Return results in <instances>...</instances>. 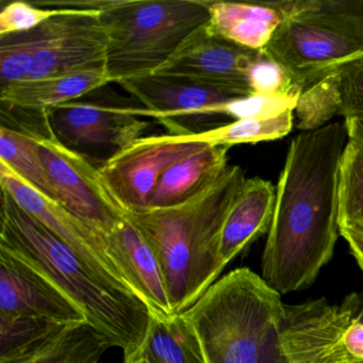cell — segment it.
I'll return each instance as SVG.
<instances>
[{"instance_id":"836d02e7","label":"cell","mask_w":363,"mask_h":363,"mask_svg":"<svg viewBox=\"0 0 363 363\" xmlns=\"http://www.w3.org/2000/svg\"><path fill=\"white\" fill-rule=\"evenodd\" d=\"M340 235L347 242L352 256L356 258L359 267L363 271V230L350 227H340Z\"/></svg>"},{"instance_id":"2e32d148","label":"cell","mask_w":363,"mask_h":363,"mask_svg":"<svg viewBox=\"0 0 363 363\" xmlns=\"http://www.w3.org/2000/svg\"><path fill=\"white\" fill-rule=\"evenodd\" d=\"M135 295L147 306L152 316L173 315L160 265L152 248L128 216L106 235Z\"/></svg>"},{"instance_id":"1f68e13d","label":"cell","mask_w":363,"mask_h":363,"mask_svg":"<svg viewBox=\"0 0 363 363\" xmlns=\"http://www.w3.org/2000/svg\"><path fill=\"white\" fill-rule=\"evenodd\" d=\"M342 86V109L344 118L363 113V58L340 71Z\"/></svg>"},{"instance_id":"603a6c76","label":"cell","mask_w":363,"mask_h":363,"mask_svg":"<svg viewBox=\"0 0 363 363\" xmlns=\"http://www.w3.org/2000/svg\"><path fill=\"white\" fill-rule=\"evenodd\" d=\"M294 111L274 116H252L235 121L230 124L194 133L196 141L212 146L230 148L239 144H256L262 141L281 139L292 131Z\"/></svg>"},{"instance_id":"8fae6325","label":"cell","mask_w":363,"mask_h":363,"mask_svg":"<svg viewBox=\"0 0 363 363\" xmlns=\"http://www.w3.org/2000/svg\"><path fill=\"white\" fill-rule=\"evenodd\" d=\"M0 184L23 209L69 246L96 275L114 288L138 297L106 235L38 192L4 163H0Z\"/></svg>"},{"instance_id":"6da1fadb","label":"cell","mask_w":363,"mask_h":363,"mask_svg":"<svg viewBox=\"0 0 363 363\" xmlns=\"http://www.w3.org/2000/svg\"><path fill=\"white\" fill-rule=\"evenodd\" d=\"M345 125L330 123L291 141L263 250L262 279L280 295L313 284L340 235V171Z\"/></svg>"},{"instance_id":"e0dca14e","label":"cell","mask_w":363,"mask_h":363,"mask_svg":"<svg viewBox=\"0 0 363 363\" xmlns=\"http://www.w3.org/2000/svg\"><path fill=\"white\" fill-rule=\"evenodd\" d=\"M275 201L276 188L271 182L245 179L223 227L220 245L223 269L257 239L269 233Z\"/></svg>"},{"instance_id":"ffe728a7","label":"cell","mask_w":363,"mask_h":363,"mask_svg":"<svg viewBox=\"0 0 363 363\" xmlns=\"http://www.w3.org/2000/svg\"><path fill=\"white\" fill-rule=\"evenodd\" d=\"M113 343L91 323L67 324L0 363H99Z\"/></svg>"},{"instance_id":"d590c367","label":"cell","mask_w":363,"mask_h":363,"mask_svg":"<svg viewBox=\"0 0 363 363\" xmlns=\"http://www.w3.org/2000/svg\"><path fill=\"white\" fill-rule=\"evenodd\" d=\"M348 7H350V9L363 13V0H359V1H348Z\"/></svg>"},{"instance_id":"4fadbf2b","label":"cell","mask_w":363,"mask_h":363,"mask_svg":"<svg viewBox=\"0 0 363 363\" xmlns=\"http://www.w3.org/2000/svg\"><path fill=\"white\" fill-rule=\"evenodd\" d=\"M52 135L67 147H113L116 152L141 138L150 123L129 113L128 108L106 107L73 101L44 112Z\"/></svg>"},{"instance_id":"d6a6232c","label":"cell","mask_w":363,"mask_h":363,"mask_svg":"<svg viewBox=\"0 0 363 363\" xmlns=\"http://www.w3.org/2000/svg\"><path fill=\"white\" fill-rule=\"evenodd\" d=\"M258 363H289L280 347L277 323L272 327L271 330L267 333V339L261 346Z\"/></svg>"},{"instance_id":"83f0119b","label":"cell","mask_w":363,"mask_h":363,"mask_svg":"<svg viewBox=\"0 0 363 363\" xmlns=\"http://www.w3.org/2000/svg\"><path fill=\"white\" fill-rule=\"evenodd\" d=\"M0 40L1 86L27 79L39 44V27L26 33L6 35Z\"/></svg>"},{"instance_id":"3957f363","label":"cell","mask_w":363,"mask_h":363,"mask_svg":"<svg viewBox=\"0 0 363 363\" xmlns=\"http://www.w3.org/2000/svg\"><path fill=\"white\" fill-rule=\"evenodd\" d=\"M0 246L35 267L63 291L88 318L124 352L135 358L152 320L147 306L108 284L69 246L1 189Z\"/></svg>"},{"instance_id":"d4e9b609","label":"cell","mask_w":363,"mask_h":363,"mask_svg":"<svg viewBox=\"0 0 363 363\" xmlns=\"http://www.w3.org/2000/svg\"><path fill=\"white\" fill-rule=\"evenodd\" d=\"M340 227L363 230V142L350 138L340 171Z\"/></svg>"},{"instance_id":"9a60e30c","label":"cell","mask_w":363,"mask_h":363,"mask_svg":"<svg viewBox=\"0 0 363 363\" xmlns=\"http://www.w3.org/2000/svg\"><path fill=\"white\" fill-rule=\"evenodd\" d=\"M299 5L301 0L212 1L207 29L240 48L260 52Z\"/></svg>"},{"instance_id":"7c38bea8","label":"cell","mask_w":363,"mask_h":363,"mask_svg":"<svg viewBox=\"0 0 363 363\" xmlns=\"http://www.w3.org/2000/svg\"><path fill=\"white\" fill-rule=\"evenodd\" d=\"M0 316L65 324L89 322L84 312L54 282L3 246H0Z\"/></svg>"},{"instance_id":"8d00e7d4","label":"cell","mask_w":363,"mask_h":363,"mask_svg":"<svg viewBox=\"0 0 363 363\" xmlns=\"http://www.w3.org/2000/svg\"><path fill=\"white\" fill-rule=\"evenodd\" d=\"M124 363H148L147 361L145 360V359L143 358H135L133 359V360L126 361V362Z\"/></svg>"},{"instance_id":"cb8c5ba5","label":"cell","mask_w":363,"mask_h":363,"mask_svg":"<svg viewBox=\"0 0 363 363\" xmlns=\"http://www.w3.org/2000/svg\"><path fill=\"white\" fill-rule=\"evenodd\" d=\"M342 79L339 72L318 80L301 92L294 109L296 128L318 130L328 125L342 109Z\"/></svg>"},{"instance_id":"44dd1931","label":"cell","mask_w":363,"mask_h":363,"mask_svg":"<svg viewBox=\"0 0 363 363\" xmlns=\"http://www.w3.org/2000/svg\"><path fill=\"white\" fill-rule=\"evenodd\" d=\"M135 358L148 363H206L199 337L182 314L152 316Z\"/></svg>"},{"instance_id":"7402d4cb","label":"cell","mask_w":363,"mask_h":363,"mask_svg":"<svg viewBox=\"0 0 363 363\" xmlns=\"http://www.w3.org/2000/svg\"><path fill=\"white\" fill-rule=\"evenodd\" d=\"M0 163L7 165L38 192L58 203L40 158L37 140L30 133L3 125L0 128Z\"/></svg>"},{"instance_id":"f546056e","label":"cell","mask_w":363,"mask_h":363,"mask_svg":"<svg viewBox=\"0 0 363 363\" xmlns=\"http://www.w3.org/2000/svg\"><path fill=\"white\" fill-rule=\"evenodd\" d=\"M63 11L65 8L44 9L25 1H13L0 13V38L33 30Z\"/></svg>"},{"instance_id":"4316f807","label":"cell","mask_w":363,"mask_h":363,"mask_svg":"<svg viewBox=\"0 0 363 363\" xmlns=\"http://www.w3.org/2000/svg\"><path fill=\"white\" fill-rule=\"evenodd\" d=\"M65 325L40 318L0 316V362L16 358L31 344Z\"/></svg>"},{"instance_id":"f1b7e54d","label":"cell","mask_w":363,"mask_h":363,"mask_svg":"<svg viewBox=\"0 0 363 363\" xmlns=\"http://www.w3.org/2000/svg\"><path fill=\"white\" fill-rule=\"evenodd\" d=\"M250 89L252 95L265 97L299 96L303 91L293 84L290 76L264 50L250 69Z\"/></svg>"},{"instance_id":"ac0fdd59","label":"cell","mask_w":363,"mask_h":363,"mask_svg":"<svg viewBox=\"0 0 363 363\" xmlns=\"http://www.w3.org/2000/svg\"><path fill=\"white\" fill-rule=\"evenodd\" d=\"M106 72H88L58 77L26 79L1 86L0 101L8 107L48 111L110 84Z\"/></svg>"},{"instance_id":"4dcf8cb0","label":"cell","mask_w":363,"mask_h":363,"mask_svg":"<svg viewBox=\"0 0 363 363\" xmlns=\"http://www.w3.org/2000/svg\"><path fill=\"white\" fill-rule=\"evenodd\" d=\"M299 96L265 97L250 95L231 101L225 108V116L235 121L252 116H274L286 111H294Z\"/></svg>"},{"instance_id":"e575fe53","label":"cell","mask_w":363,"mask_h":363,"mask_svg":"<svg viewBox=\"0 0 363 363\" xmlns=\"http://www.w3.org/2000/svg\"><path fill=\"white\" fill-rule=\"evenodd\" d=\"M344 125L350 139L363 142V113L348 116L344 120Z\"/></svg>"},{"instance_id":"5b68a950","label":"cell","mask_w":363,"mask_h":363,"mask_svg":"<svg viewBox=\"0 0 363 363\" xmlns=\"http://www.w3.org/2000/svg\"><path fill=\"white\" fill-rule=\"evenodd\" d=\"M282 309L281 295L243 267L212 284L182 314L199 337L206 363H258Z\"/></svg>"},{"instance_id":"52a82bcc","label":"cell","mask_w":363,"mask_h":363,"mask_svg":"<svg viewBox=\"0 0 363 363\" xmlns=\"http://www.w3.org/2000/svg\"><path fill=\"white\" fill-rule=\"evenodd\" d=\"M37 140L40 158L59 205L104 235L111 233L126 218L106 186L99 169L50 130H23Z\"/></svg>"},{"instance_id":"d6986e66","label":"cell","mask_w":363,"mask_h":363,"mask_svg":"<svg viewBox=\"0 0 363 363\" xmlns=\"http://www.w3.org/2000/svg\"><path fill=\"white\" fill-rule=\"evenodd\" d=\"M227 146H209L176 163L159 180L150 208H167L190 201L211 186L228 167Z\"/></svg>"},{"instance_id":"30bf717a","label":"cell","mask_w":363,"mask_h":363,"mask_svg":"<svg viewBox=\"0 0 363 363\" xmlns=\"http://www.w3.org/2000/svg\"><path fill=\"white\" fill-rule=\"evenodd\" d=\"M108 45L99 10L65 8L39 27V44L27 79L107 73Z\"/></svg>"},{"instance_id":"484cf974","label":"cell","mask_w":363,"mask_h":363,"mask_svg":"<svg viewBox=\"0 0 363 363\" xmlns=\"http://www.w3.org/2000/svg\"><path fill=\"white\" fill-rule=\"evenodd\" d=\"M335 354L337 363H363V293H350L337 305Z\"/></svg>"},{"instance_id":"7a4b0ae2","label":"cell","mask_w":363,"mask_h":363,"mask_svg":"<svg viewBox=\"0 0 363 363\" xmlns=\"http://www.w3.org/2000/svg\"><path fill=\"white\" fill-rule=\"evenodd\" d=\"M245 172L228 165L216 182L186 203L127 213L160 265L174 314L190 309L223 272L220 245Z\"/></svg>"},{"instance_id":"ba28073f","label":"cell","mask_w":363,"mask_h":363,"mask_svg":"<svg viewBox=\"0 0 363 363\" xmlns=\"http://www.w3.org/2000/svg\"><path fill=\"white\" fill-rule=\"evenodd\" d=\"M193 135L139 138L99 167L106 186L126 213L147 210L155 188L167 169L212 146L196 141Z\"/></svg>"},{"instance_id":"277c9868","label":"cell","mask_w":363,"mask_h":363,"mask_svg":"<svg viewBox=\"0 0 363 363\" xmlns=\"http://www.w3.org/2000/svg\"><path fill=\"white\" fill-rule=\"evenodd\" d=\"M212 0L104 1L107 73L121 84L152 75L208 24Z\"/></svg>"},{"instance_id":"9c48e42d","label":"cell","mask_w":363,"mask_h":363,"mask_svg":"<svg viewBox=\"0 0 363 363\" xmlns=\"http://www.w3.org/2000/svg\"><path fill=\"white\" fill-rule=\"evenodd\" d=\"M118 84L144 106L143 109L128 108L129 113L157 118L171 135H193V124L210 116H225L229 103L252 95L248 91L157 74Z\"/></svg>"},{"instance_id":"8992f818","label":"cell","mask_w":363,"mask_h":363,"mask_svg":"<svg viewBox=\"0 0 363 363\" xmlns=\"http://www.w3.org/2000/svg\"><path fill=\"white\" fill-rule=\"evenodd\" d=\"M263 50L303 91L363 58V13L347 1L301 0Z\"/></svg>"},{"instance_id":"5bb4252c","label":"cell","mask_w":363,"mask_h":363,"mask_svg":"<svg viewBox=\"0 0 363 363\" xmlns=\"http://www.w3.org/2000/svg\"><path fill=\"white\" fill-rule=\"evenodd\" d=\"M258 55L216 37L206 25L155 74L252 93L248 78Z\"/></svg>"}]
</instances>
